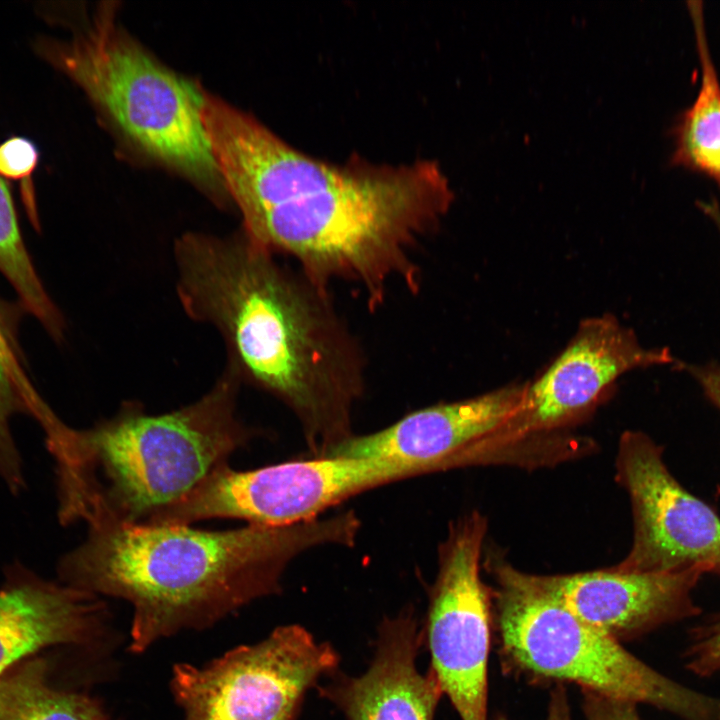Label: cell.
I'll list each match as a JSON object with an SVG mask.
<instances>
[{"instance_id":"obj_12","label":"cell","mask_w":720,"mask_h":720,"mask_svg":"<svg viewBox=\"0 0 720 720\" xmlns=\"http://www.w3.org/2000/svg\"><path fill=\"white\" fill-rule=\"evenodd\" d=\"M201 114L225 190L243 224L268 209L341 184L361 165H335L311 157L207 93Z\"/></svg>"},{"instance_id":"obj_5","label":"cell","mask_w":720,"mask_h":720,"mask_svg":"<svg viewBox=\"0 0 720 720\" xmlns=\"http://www.w3.org/2000/svg\"><path fill=\"white\" fill-rule=\"evenodd\" d=\"M497 588L492 616L503 663L543 681L651 705L680 720H720V697L703 694L654 670L618 640L586 623L539 588L530 574L492 563Z\"/></svg>"},{"instance_id":"obj_20","label":"cell","mask_w":720,"mask_h":720,"mask_svg":"<svg viewBox=\"0 0 720 720\" xmlns=\"http://www.w3.org/2000/svg\"><path fill=\"white\" fill-rule=\"evenodd\" d=\"M682 659L697 676L709 677L720 671V612L690 629Z\"/></svg>"},{"instance_id":"obj_8","label":"cell","mask_w":720,"mask_h":720,"mask_svg":"<svg viewBox=\"0 0 720 720\" xmlns=\"http://www.w3.org/2000/svg\"><path fill=\"white\" fill-rule=\"evenodd\" d=\"M337 664L329 643L285 625L201 667L176 664L170 686L181 720H294L306 691Z\"/></svg>"},{"instance_id":"obj_9","label":"cell","mask_w":720,"mask_h":720,"mask_svg":"<svg viewBox=\"0 0 720 720\" xmlns=\"http://www.w3.org/2000/svg\"><path fill=\"white\" fill-rule=\"evenodd\" d=\"M487 520L471 512L450 524L438 548L425 640L430 670L461 720H487L492 592L480 576Z\"/></svg>"},{"instance_id":"obj_11","label":"cell","mask_w":720,"mask_h":720,"mask_svg":"<svg viewBox=\"0 0 720 720\" xmlns=\"http://www.w3.org/2000/svg\"><path fill=\"white\" fill-rule=\"evenodd\" d=\"M679 363L667 348L642 347L611 315L583 321L562 353L532 384L517 411L480 443L483 458L583 416L622 374Z\"/></svg>"},{"instance_id":"obj_21","label":"cell","mask_w":720,"mask_h":720,"mask_svg":"<svg viewBox=\"0 0 720 720\" xmlns=\"http://www.w3.org/2000/svg\"><path fill=\"white\" fill-rule=\"evenodd\" d=\"M47 664L34 660L0 675V720L26 694L46 681Z\"/></svg>"},{"instance_id":"obj_15","label":"cell","mask_w":720,"mask_h":720,"mask_svg":"<svg viewBox=\"0 0 720 720\" xmlns=\"http://www.w3.org/2000/svg\"><path fill=\"white\" fill-rule=\"evenodd\" d=\"M420 640L412 611L385 618L368 669L357 677L337 678L323 695L347 720H433L443 693L431 670L423 674L418 669Z\"/></svg>"},{"instance_id":"obj_25","label":"cell","mask_w":720,"mask_h":720,"mask_svg":"<svg viewBox=\"0 0 720 720\" xmlns=\"http://www.w3.org/2000/svg\"><path fill=\"white\" fill-rule=\"evenodd\" d=\"M494 720H508L498 716ZM546 720H572L568 697L564 686L558 683L551 692Z\"/></svg>"},{"instance_id":"obj_1","label":"cell","mask_w":720,"mask_h":720,"mask_svg":"<svg viewBox=\"0 0 720 720\" xmlns=\"http://www.w3.org/2000/svg\"><path fill=\"white\" fill-rule=\"evenodd\" d=\"M176 271L185 313L218 330L227 365L242 382L293 412L313 457L353 436L366 361L329 290L281 265L243 233L198 239Z\"/></svg>"},{"instance_id":"obj_7","label":"cell","mask_w":720,"mask_h":720,"mask_svg":"<svg viewBox=\"0 0 720 720\" xmlns=\"http://www.w3.org/2000/svg\"><path fill=\"white\" fill-rule=\"evenodd\" d=\"M450 469L445 462L313 457L255 470L225 464L168 512L173 524L213 518L286 526L318 518L338 503L394 481Z\"/></svg>"},{"instance_id":"obj_6","label":"cell","mask_w":720,"mask_h":720,"mask_svg":"<svg viewBox=\"0 0 720 720\" xmlns=\"http://www.w3.org/2000/svg\"><path fill=\"white\" fill-rule=\"evenodd\" d=\"M49 50L136 147L212 193L226 192L202 120L204 92L120 32L112 15Z\"/></svg>"},{"instance_id":"obj_19","label":"cell","mask_w":720,"mask_h":720,"mask_svg":"<svg viewBox=\"0 0 720 720\" xmlns=\"http://www.w3.org/2000/svg\"><path fill=\"white\" fill-rule=\"evenodd\" d=\"M4 720H111L94 698L50 687L47 681L21 698Z\"/></svg>"},{"instance_id":"obj_4","label":"cell","mask_w":720,"mask_h":720,"mask_svg":"<svg viewBox=\"0 0 720 720\" xmlns=\"http://www.w3.org/2000/svg\"><path fill=\"white\" fill-rule=\"evenodd\" d=\"M453 201L436 161L361 163L347 181L268 209L244 223L242 232L270 252L292 257L322 289L329 290L334 280L360 286L374 310L392 284L418 292L416 247Z\"/></svg>"},{"instance_id":"obj_16","label":"cell","mask_w":720,"mask_h":720,"mask_svg":"<svg viewBox=\"0 0 720 720\" xmlns=\"http://www.w3.org/2000/svg\"><path fill=\"white\" fill-rule=\"evenodd\" d=\"M105 620L99 596L11 567L0 588V675L43 648L96 640Z\"/></svg>"},{"instance_id":"obj_10","label":"cell","mask_w":720,"mask_h":720,"mask_svg":"<svg viewBox=\"0 0 720 720\" xmlns=\"http://www.w3.org/2000/svg\"><path fill=\"white\" fill-rule=\"evenodd\" d=\"M662 447L647 434L626 431L616 454V480L630 498L633 541L611 567L621 572L700 569L720 576V517L670 473Z\"/></svg>"},{"instance_id":"obj_3","label":"cell","mask_w":720,"mask_h":720,"mask_svg":"<svg viewBox=\"0 0 720 720\" xmlns=\"http://www.w3.org/2000/svg\"><path fill=\"white\" fill-rule=\"evenodd\" d=\"M241 382L226 366L206 394L180 409L149 414L126 402L88 429L63 423L48 442L61 521L146 524L187 497L254 435L237 415Z\"/></svg>"},{"instance_id":"obj_17","label":"cell","mask_w":720,"mask_h":720,"mask_svg":"<svg viewBox=\"0 0 720 720\" xmlns=\"http://www.w3.org/2000/svg\"><path fill=\"white\" fill-rule=\"evenodd\" d=\"M701 79L694 102L675 128L672 162L701 172L720 185V82L709 50L702 3H688Z\"/></svg>"},{"instance_id":"obj_18","label":"cell","mask_w":720,"mask_h":720,"mask_svg":"<svg viewBox=\"0 0 720 720\" xmlns=\"http://www.w3.org/2000/svg\"><path fill=\"white\" fill-rule=\"evenodd\" d=\"M23 412L34 416L44 430L57 418L33 388L0 330V478L14 492L23 487L24 479L10 425L13 416Z\"/></svg>"},{"instance_id":"obj_14","label":"cell","mask_w":720,"mask_h":720,"mask_svg":"<svg viewBox=\"0 0 720 720\" xmlns=\"http://www.w3.org/2000/svg\"><path fill=\"white\" fill-rule=\"evenodd\" d=\"M526 384L502 387L477 397L413 411L390 426L353 435L327 456L473 464L479 442L519 408Z\"/></svg>"},{"instance_id":"obj_22","label":"cell","mask_w":720,"mask_h":720,"mask_svg":"<svg viewBox=\"0 0 720 720\" xmlns=\"http://www.w3.org/2000/svg\"><path fill=\"white\" fill-rule=\"evenodd\" d=\"M38 162L36 147L29 140L13 137L0 146V174L13 179L29 176Z\"/></svg>"},{"instance_id":"obj_24","label":"cell","mask_w":720,"mask_h":720,"mask_svg":"<svg viewBox=\"0 0 720 720\" xmlns=\"http://www.w3.org/2000/svg\"><path fill=\"white\" fill-rule=\"evenodd\" d=\"M680 369H685L696 379L705 396L720 410V364L687 365L682 363Z\"/></svg>"},{"instance_id":"obj_2","label":"cell","mask_w":720,"mask_h":720,"mask_svg":"<svg viewBox=\"0 0 720 720\" xmlns=\"http://www.w3.org/2000/svg\"><path fill=\"white\" fill-rule=\"evenodd\" d=\"M353 511L286 526L247 524L88 527L59 563L64 584L121 598L133 608L129 649L142 653L182 630L204 629L250 602L279 593L289 563L324 545L352 547Z\"/></svg>"},{"instance_id":"obj_23","label":"cell","mask_w":720,"mask_h":720,"mask_svg":"<svg viewBox=\"0 0 720 720\" xmlns=\"http://www.w3.org/2000/svg\"><path fill=\"white\" fill-rule=\"evenodd\" d=\"M582 692L586 720H642L636 703L589 690Z\"/></svg>"},{"instance_id":"obj_13","label":"cell","mask_w":720,"mask_h":720,"mask_svg":"<svg viewBox=\"0 0 720 720\" xmlns=\"http://www.w3.org/2000/svg\"><path fill=\"white\" fill-rule=\"evenodd\" d=\"M704 572H621L611 567L531 580L577 617L614 639H633L697 616L692 591Z\"/></svg>"}]
</instances>
